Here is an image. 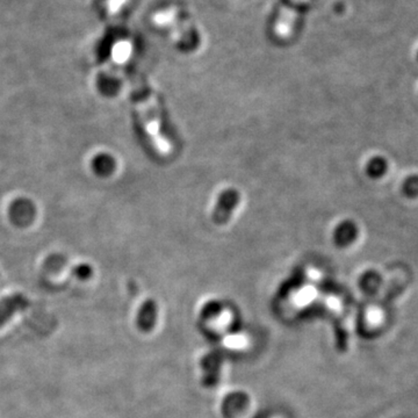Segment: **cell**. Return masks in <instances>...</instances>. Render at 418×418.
Returning a JSON list of instances; mask_svg holds the SVG:
<instances>
[{
	"mask_svg": "<svg viewBox=\"0 0 418 418\" xmlns=\"http://www.w3.org/2000/svg\"><path fill=\"white\" fill-rule=\"evenodd\" d=\"M134 100L138 116H141V122L150 138L151 144L159 154H170L171 146L169 141H166V138L161 135V113L154 93H146V98H143L141 88L140 91L136 88L134 91Z\"/></svg>",
	"mask_w": 418,
	"mask_h": 418,
	"instance_id": "1",
	"label": "cell"
},
{
	"mask_svg": "<svg viewBox=\"0 0 418 418\" xmlns=\"http://www.w3.org/2000/svg\"><path fill=\"white\" fill-rule=\"evenodd\" d=\"M28 307L29 301L21 293L0 299V328L4 326L14 315L26 311Z\"/></svg>",
	"mask_w": 418,
	"mask_h": 418,
	"instance_id": "2",
	"label": "cell"
},
{
	"mask_svg": "<svg viewBox=\"0 0 418 418\" xmlns=\"http://www.w3.org/2000/svg\"><path fill=\"white\" fill-rule=\"evenodd\" d=\"M156 304L154 301H146L138 311V326L142 331H149L156 321Z\"/></svg>",
	"mask_w": 418,
	"mask_h": 418,
	"instance_id": "3",
	"label": "cell"
},
{
	"mask_svg": "<svg viewBox=\"0 0 418 418\" xmlns=\"http://www.w3.org/2000/svg\"><path fill=\"white\" fill-rule=\"evenodd\" d=\"M403 192L408 196H418V176H411L406 179L403 184Z\"/></svg>",
	"mask_w": 418,
	"mask_h": 418,
	"instance_id": "4",
	"label": "cell"
},
{
	"mask_svg": "<svg viewBox=\"0 0 418 418\" xmlns=\"http://www.w3.org/2000/svg\"><path fill=\"white\" fill-rule=\"evenodd\" d=\"M75 274L81 280H86L92 274V270L88 265H81V266H78L77 269L75 270Z\"/></svg>",
	"mask_w": 418,
	"mask_h": 418,
	"instance_id": "5",
	"label": "cell"
}]
</instances>
